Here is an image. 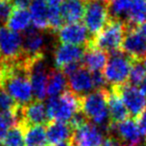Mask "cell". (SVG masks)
Returning <instances> with one entry per match:
<instances>
[{
	"instance_id": "obj_1",
	"label": "cell",
	"mask_w": 146,
	"mask_h": 146,
	"mask_svg": "<svg viewBox=\"0 0 146 146\" xmlns=\"http://www.w3.org/2000/svg\"><path fill=\"white\" fill-rule=\"evenodd\" d=\"M2 88L18 105L22 106L34 100L30 79V69L22 55L18 60L2 63Z\"/></svg>"
},
{
	"instance_id": "obj_2",
	"label": "cell",
	"mask_w": 146,
	"mask_h": 146,
	"mask_svg": "<svg viewBox=\"0 0 146 146\" xmlns=\"http://www.w3.org/2000/svg\"><path fill=\"white\" fill-rule=\"evenodd\" d=\"M108 88L94 90L81 96V112L88 121L101 127L104 131L111 132L112 125L107 107Z\"/></svg>"
},
{
	"instance_id": "obj_3",
	"label": "cell",
	"mask_w": 146,
	"mask_h": 146,
	"mask_svg": "<svg viewBox=\"0 0 146 146\" xmlns=\"http://www.w3.org/2000/svg\"><path fill=\"white\" fill-rule=\"evenodd\" d=\"M46 111L49 120L70 122L81 111V96L69 89L58 96H52L47 100Z\"/></svg>"
},
{
	"instance_id": "obj_4",
	"label": "cell",
	"mask_w": 146,
	"mask_h": 146,
	"mask_svg": "<svg viewBox=\"0 0 146 146\" xmlns=\"http://www.w3.org/2000/svg\"><path fill=\"white\" fill-rule=\"evenodd\" d=\"M125 31V21H122L121 19L111 18L108 24L97 35L91 37V40L87 47L100 49L110 54L121 51V45Z\"/></svg>"
},
{
	"instance_id": "obj_5",
	"label": "cell",
	"mask_w": 146,
	"mask_h": 146,
	"mask_svg": "<svg viewBox=\"0 0 146 146\" xmlns=\"http://www.w3.org/2000/svg\"><path fill=\"white\" fill-rule=\"evenodd\" d=\"M133 59L122 51L111 53L104 68L103 75L111 86L123 85L128 82Z\"/></svg>"
},
{
	"instance_id": "obj_6",
	"label": "cell",
	"mask_w": 146,
	"mask_h": 146,
	"mask_svg": "<svg viewBox=\"0 0 146 146\" xmlns=\"http://www.w3.org/2000/svg\"><path fill=\"white\" fill-rule=\"evenodd\" d=\"M84 24L92 37L97 35L111 20L109 3L88 1L84 13Z\"/></svg>"
},
{
	"instance_id": "obj_7",
	"label": "cell",
	"mask_w": 146,
	"mask_h": 146,
	"mask_svg": "<svg viewBox=\"0 0 146 146\" xmlns=\"http://www.w3.org/2000/svg\"><path fill=\"white\" fill-rule=\"evenodd\" d=\"M17 125L26 128L34 125H46L49 121L46 106L42 101L33 100L25 105L19 106L16 111Z\"/></svg>"
},
{
	"instance_id": "obj_8",
	"label": "cell",
	"mask_w": 146,
	"mask_h": 146,
	"mask_svg": "<svg viewBox=\"0 0 146 146\" xmlns=\"http://www.w3.org/2000/svg\"><path fill=\"white\" fill-rule=\"evenodd\" d=\"M111 87H113L119 94L130 116L136 118L146 110V97L137 86L126 83L123 85L111 86Z\"/></svg>"
},
{
	"instance_id": "obj_9",
	"label": "cell",
	"mask_w": 146,
	"mask_h": 146,
	"mask_svg": "<svg viewBox=\"0 0 146 146\" xmlns=\"http://www.w3.org/2000/svg\"><path fill=\"white\" fill-rule=\"evenodd\" d=\"M126 31L121 51L134 61H143L146 57V40L138 32L137 28L126 24Z\"/></svg>"
},
{
	"instance_id": "obj_10",
	"label": "cell",
	"mask_w": 146,
	"mask_h": 146,
	"mask_svg": "<svg viewBox=\"0 0 146 146\" xmlns=\"http://www.w3.org/2000/svg\"><path fill=\"white\" fill-rule=\"evenodd\" d=\"M57 36H58V40L60 43L84 47L88 46L92 37L85 25L79 22L67 23L63 25L57 31Z\"/></svg>"
},
{
	"instance_id": "obj_11",
	"label": "cell",
	"mask_w": 146,
	"mask_h": 146,
	"mask_svg": "<svg viewBox=\"0 0 146 146\" xmlns=\"http://www.w3.org/2000/svg\"><path fill=\"white\" fill-rule=\"evenodd\" d=\"M86 47L72 44L59 43L54 49V63L58 70H62L64 67L73 63H80L85 53Z\"/></svg>"
},
{
	"instance_id": "obj_12",
	"label": "cell",
	"mask_w": 146,
	"mask_h": 146,
	"mask_svg": "<svg viewBox=\"0 0 146 146\" xmlns=\"http://www.w3.org/2000/svg\"><path fill=\"white\" fill-rule=\"evenodd\" d=\"M67 81L68 89L78 96H84L92 92V90H95L92 72L82 64L74 72L67 76Z\"/></svg>"
},
{
	"instance_id": "obj_13",
	"label": "cell",
	"mask_w": 146,
	"mask_h": 146,
	"mask_svg": "<svg viewBox=\"0 0 146 146\" xmlns=\"http://www.w3.org/2000/svg\"><path fill=\"white\" fill-rule=\"evenodd\" d=\"M72 140L75 146H101L104 137L99 128L88 121L74 130Z\"/></svg>"
},
{
	"instance_id": "obj_14",
	"label": "cell",
	"mask_w": 146,
	"mask_h": 146,
	"mask_svg": "<svg viewBox=\"0 0 146 146\" xmlns=\"http://www.w3.org/2000/svg\"><path fill=\"white\" fill-rule=\"evenodd\" d=\"M112 131H115L117 137L125 146H138L141 143L142 136L138 130L137 124L131 117L113 125Z\"/></svg>"
},
{
	"instance_id": "obj_15",
	"label": "cell",
	"mask_w": 146,
	"mask_h": 146,
	"mask_svg": "<svg viewBox=\"0 0 146 146\" xmlns=\"http://www.w3.org/2000/svg\"><path fill=\"white\" fill-rule=\"evenodd\" d=\"M45 130H46L48 146L55 145L70 139L74 132V129L69 122L56 121V120H49L45 125Z\"/></svg>"
},
{
	"instance_id": "obj_16",
	"label": "cell",
	"mask_w": 146,
	"mask_h": 146,
	"mask_svg": "<svg viewBox=\"0 0 146 146\" xmlns=\"http://www.w3.org/2000/svg\"><path fill=\"white\" fill-rule=\"evenodd\" d=\"M107 107L109 112V118L112 125L124 121L130 118V114L127 108L122 102L119 94L113 87L108 88L107 93Z\"/></svg>"
},
{
	"instance_id": "obj_17",
	"label": "cell",
	"mask_w": 146,
	"mask_h": 146,
	"mask_svg": "<svg viewBox=\"0 0 146 146\" xmlns=\"http://www.w3.org/2000/svg\"><path fill=\"white\" fill-rule=\"evenodd\" d=\"M43 45L44 39L40 30L35 27L30 26L25 31L24 38L22 42V51L23 56L32 57L39 54H43Z\"/></svg>"
},
{
	"instance_id": "obj_18",
	"label": "cell",
	"mask_w": 146,
	"mask_h": 146,
	"mask_svg": "<svg viewBox=\"0 0 146 146\" xmlns=\"http://www.w3.org/2000/svg\"><path fill=\"white\" fill-rule=\"evenodd\" d=\"M88 0H64L60 5L62 18L67 23H76L83 19Z\"/></svg>"
},
{
	"instance_id": "obj_19",
	"label": "cell",
	"mask_w": 146,
	"mask_h": 146,
	"mask_svg": "<svg viewBox=\"0 0 146 146\" xmlns=\"http://www.w3.org/2000/svg\"><path fill=\"white\" fill-rule=\"evenodd\" d=\"M108 62V53L93 47H86L82 65L90 72H101Z\"/></svg>"
},
{
	"instance_id": "obj_20",
	"label": "cell",
	"mask_w": 146,
	"mask_h": 146,
	"mask_svg": "<svg viewBox=\"0 0 146 146\" xmlns=\"http://www.w3.org/2000/svg\"><path fill=\"white\" fill-rule=\"evenodd\" d=\"M32 26L38 30H49L48 4L45 1L34 0L29 7Z\"/></svg>"
},
{
	"instance_id": "obj_21",
	"label": "cell",
	"mask_w": 146,
	"mask_h": 146,
	"mask_svg": "<svg viewBox=\"0 0 146 146\" xmlns=\"http://www.w3.org/2000/svg\"><path fill=\"white\" fill-rule=\"evenodd\" d=\"M68 87V81L65 74L58 69H52L47 74V94L52 96H58L66 91Z\"/></svg>"
},
{
	"instance_id": "obj_22",
	"label": "cell",
	"mask_w": 146,
	"mask_h": 146,
	"mask_svg": "<svg viewBox=\"0 0 146 146\" xmlns=\"http://www.w3.org/2000/svg\"><path fill=\"white\" fill-rule=\"evenodd\" d=\"M31 15L27 9L13 8L6 22V26L15 32L26 31L31 26Z\"/></svg>"
},
{
	"instance_id": "obj_23",
	"label": "cell",
	"mask_w": 146,
	"mask_h": 146,
	"mask_svg": "<svg viewBox=\"0 0 146 146\" xmlns=\"http://www.w3.org/2000/svg\"><path fill=\"white\" fill-rule=\"evenodd\" d=\"M126 24L137 27L146 22V0H132Z\"/></svg>"
},
{
	"instance_id": "obj_24",
	"label": "cell",
	"mask_w": 146,
	"mask_h": 146,
	"mask_svg": "<svg viewBox=\"0 0 146 146\" xmlns=\"http://www.w3.org/2000/svg\"><path fill=\"white\" fill-rule=\"evenodd\" d=\"M44 125H34L23 128L27 146H48Z\"/></svg>"
},
{
	"instance_id": "obj_25",
	"label": "cell",
	"mask_w": 146,
	"mask_h": 146,
	"mask_svg": "<svg viewBox=\"0 0 146 146\" xmlns=\"http://www.w3.org/2000/svg\"><path fill=\"white\" fill-rule=\"evenodd\" d=\"M0 144H2V146H25L26 144L23 128L19 125L12 127Z\"/></svg>"
},
{
	"instance_id": "obj_26",
	"label": "cell",
	"mask_w": 146,
	"mask_h": 146,
	"mask_svg": "<svg viewBox=\"0 0 146 146\" xmlns=\"http://www.w3.org/2000/svg\"><path fill=\"white\" fill-rule=\"evenodd\" d=\"M132 0H111L109 2V11L111 18L121 19V17L127 16L128 11L131 6Z\"/></svg>"
},
{
	"instance_id": "obj_27",
	"label": "cell",
	"mask_w": 146,
	"mask_h": 146,
	"mask_svg": "<svg viewBox=\"0 0 146 146\" xmlns=\"http://www.w3.org/2000/svg\"><path fill=\"white\" fill-rule=\"evenodd\" d=\"M16 111L0 114V143L4 139L9 130L17 125Z\"/></svg>"
},
{
	"instance_id": "obj_28",
	"label": "cell",
	"mask_w": 146,
	"mask_h": 146,
	"mask_svg": "<svg viewBox=\"0 0 146 146\" xmlns=\"http://www.w3.org/2000/svg\"><path fill=\"white\" fill-rule=\"evenodd\" d=\"M62 14H61L60 6H50L48 5V23L49 31L57 32L63 26Z\"/></svg>"
},
{
	"instance_id": "obj_29",
	"label": "cell",
	"mask_w": 146,
	"mask_h": 146,
	"mask_svg": "<svg viewBox=\"0 0 146 146\" xmlns=\"http://www.w3.org/2000/svg\"><path fill=\"white\" fill-rule=\"evenodd\" d=\"M146 76V68L144 67L142 61H133V64L130 71L129 79L127 83L137 86L142 82Z\"/></svg>"
},
{
	"instance_id": "obj_30",
	"label": "cell",
	"mask_w": 146,
	"mask_h": 146,
	"mask_svg": "<svg viewBox=\"0 0 146 146\" xmlns=\"http://www.w3.org/2000/svg\"><path fill=\"white\" fill-rule=\"evenodd\" d=\"M20 105L16 103L14 99L1 88L0 89V114L7 112H14Z\"/></svg>"
},
{
	"instance_id": "obj_31",
	"label": "cell",
	"mask_w": 146,
	"mask_h": 146,
	"mask_svg": "<svg viewBox=\"0 0 146 146\" xmlns=\"http://www.w3.org/2000/svg\"><path fill=\"white\" fill-rule=\"evenodd\" d=\"M13 10L11 0H0V22L6 23Z\"/></svg>"
},
{
	"instance_id": "obj_32",
	"label": "cell",
	"mask_w": 146,
	"mask_h": 146,
	"mask_svg": "<svg viewBox=\"0 0 146 146\" xmlns=\"http://www.w3.org/2000/svg\"><path fill=\"white\" fill-rule=\"evenodd\" d=\"M136 124H137L138 130L142 137L146 138V110L143 111L139 116L136 117Z\"/></svg>"
},
{
	"instance_id": "obj_33",
	"label": "cell",
	"mask_w": 146,
	"mask_h": 146,
	"mask_svg": "<svg viewBox=\"0 0 146 146\" xmlns=\"http://www.w3.org/2000/svg\"><path fill=\"white\" fill-rule=\"evenodd\" d=\"M101 146H125V144H124L117 136L108 135L107 137L104 139Z\"/></svg>"
},
{
	"instance_id": "obj_34",
	"label": "cell",
	"mask_w": 146,
	"mask_h": 146,
	"mask_svg": "<svg viewBox=\"0 0 146 146\" xmlns=\"http://www.w3.org/2000/svg\"><path fill=\"white\" fill-rule=\"evenodd\" d=\"M11 1L13 8L17 9H27L32 3V0H11Z\"/></svg>"
},
{
	"instance_id": "obj_35",
	"label": "cell",
	"mask_w": 146,
	"mask_h": 146,
	"mask_svg": "<svg viewBox=\"0 0 146 146\" xmlns=\"http://www.w3.org/2000/svg\"><path fill=\"white\" fill-rule=\"evenodd\" d=\"M136 28H137L138 32L142 35V37L146 40V22L143 23V24H141V25H139V26H137Z\"/></svg>"
},
{
	"instance_id": "obj_36",
	"label": "cell",
	"mask_w": 146,
	"mask_h": 146,
	"mask_svg": "<svg viewBox=\"0 0 146 146\" xmlns=\"http://www.w3.org/2000/svg\"><path fill=\"white\" fill-rule=\"evenodd\" d=\"M46 1L47 4L50 6H60L64 2V0H46Z\"/></svg>"
},
{
	"instance_id": "obj_37",
	"label": "cell",
	"mask_w": 146,
	"mask_h": 146,
	"mask_svg": "<svg viewBox=\"0 0 146 146\" xmlns=\"http://www.w3.org/2000/svg\"><path fill=\"white\" fill-rule=\"evenodd\" d=\"M52 146H75V145H74V143H73L72 137H71L70 139L66 140V141L60 142V143L55 144V145H52Z\"/></svg>"
},
{
	"instance_id": "obj_38",
	"label": "cell",
	"mask_w": 146,
	"mask_h": 146,
	"mask_svg": "<svg viewBox=\"0 0 146 146\" xmlns=\"http://www.w3.org/2000/svg\"><path fill=\"white\" fill-rule=\"evenodd\" d=\"M139 86H140V90H141V92L144 94V96L146 97V76H145V78L142 80L141 83L139 84Z\"/></svg>"
},
{
	"instance_id": "obj_39",
	"label": "cell",
	"mask_w": 146,
	"mask_h": 146,
	"mask_svg": "<svg viewBox=\"0 0 146 146\" xmlns=\"http://www.w3.org/2000/svg\"><path fill=\"white\" fill-rule=\"evenodd\" d=\"M2 87V63H0V89Z\"/></svg>"
},
{
	"instance_id": "obj_40",
	"label": "cell",
	"mask_w": 146,
	"mask_h": 146,
	"mask_svg": "<svg viewBox=\"0 0 146 146\" xmlns=\"http://www.w3.org/2000/svg\"><path fill=\"white\" fill-rule=\"evenodd\" d=\"M142 63H143V65H144V67L146 68V57L143 59V61H142Z\"/></svg>"
},
{
	"instance_id": "obj_41",
	"label": "cell",
	"mask_w": 146,
	"mask_h": 146,
	"mask_svg": "<svg viewBox=\"0 0 146 146\" xmlns=\"http://www.w3.org/2000/svg\"><path fill=\"white\" fill-rule=\"evenodd\" d=\"M41 1H45V0H41Z\"/></svg>"
},
{
	"instance_id": "obj_42",
	"label": "cell",
	"mask_w": 146,
	"mask_h": 146,
	"mask_svg": "<svg viewBox=\"0 0 146 146\" xmlns=\"http://www.w3.org/2000/svg\"><path fill=\"white\" fill-rule=\"evenodd\" d=\"M145 139H146V138H145Z\"/></svg>"
}]
</instances>
